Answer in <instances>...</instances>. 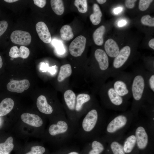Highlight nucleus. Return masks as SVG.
Here are the masks:
<instances>
[{
	"label": "nucleus",
	"mask_w": 154,
	"mask_h": 154,
	"mask_svg": "<svg viewBox=\"0 0 154 154\" xmlns=\"http://www.w3.org/2000/svg\"><path fill=\"white\" fill-rule=\"evenodd\" d=\"M103 116L102 109L95 104L80 119L74 137L86 142L98 137L103 129Z\"/></svg>",
	"instance_id": "nucleus-1"
},
{
	"label": "nucleus",
	"mask_w": 154,
	"mask_h": 154,
	"mask_svg": "<svg viewBox=\"0 0 154 154\" xmlns=\"http://www.w3.org/2000/svg\"><path fill=\"white\" fill-rule=\"evenodd\" d=\"M48 129L49 135L54 138L58 144L62 145L70 141L74 137L77 127L70 121L66 115L54 119Z\"/></svg>",
	"instance_id": "nucleus-2"
},
{
	"label": "nucleus",
	"mask_w": 154,
	"mask_h": 154,
	"mask_svg": "<svg viewBox=\"0 0 154 154\" xmlns=\"http://www.w3.org/2000/svg\"><path fill=\"white\" fill-rule=\"evenodd\" d=\"M146 70L140 68L133 70L131 91L133 99L132 109L137 112L145 100V74Z\"/></svg>",
	"instance_id": "nucleus-3"
},
{
	"label": "nucleus",
	"mask_w": 154,
	"mask_h": 154,
	"mask_svg": "<svg viewBox=\"0 0 154 154\" xmlns=\"http://www.w3.org/2000/svg\"><path fill=\"white\" fill-rule=\"evenodd\" d=\"M101 100L106 107L123 110L127 105V100L119 96L113 87L111 81L105 83L100 88Z\"/></svg>",
	"instance_id": "nucleus-4"
},
{
	"label": "nucleus",
	"mask_w": 154,
	"mask_h": 154,
	"mask_svg": "<svg viewBox=\"0 0 154 154\" xmlns=\"http://www.w3.org/2000/svg\"><path fill=\"white\" fill-rule=\"evenodd\" d=\"M133 77V73L123 71L116 74L111 81L116 92L127 100L131 98V88Z\"/></svg>",
	"instance_id": "nucleus-5"
},
{
	"label": "nucleus",
	"mask_w": 154,
	"mask_h": 154,
	"mask_svg": "<svg viewBox=\"0 0 154 154\" xmlns=\"http://www.w3.org/2000/svg\"><path fill=\"white\" fill-rule=\"evenodd\" d=\"M95 104L93 97L88 94L80 93L76 96L74 118L77 127L81 118Z\"/></svg>",
	"instance_id": "nucleus-6"
},
{
	"label": "nucleus",
	"mask_w": 154,
	"mask_h": 154,
	"mask_svg": "<svg viewBox=\"0 0 154 154\" xmlns=\"http://www.w3.org/2000/svg\"><path fill=\"white\" fill-rule=\"evenodd\" d=\"M131 53V48L128 46H125L120 50L117 55L114 58L112 65L110 66V77H113L118 73L124 71Z\"/></svg>",
	"instance_id": "nucleus-7"
},
{
	"label": "nucleus",
	"mask_w": 154,
	"mask_h": 154,
	"mask_svg": "<svg viewBox=\"0 0 154 154\" xmlns=\"http://www.w3.org/2000/svg\"><path fill=\"white\" fill-rule=\"evenodd\" d=\"M76 96L74 92L71 90H68L65 92L63 95V106L65 108L67 118L75 125L74 118Z\"/></svg>",
	"instance_id": "nucleus-8"
},
{
	"label": "nucleus",
	"mask_w": 154,
	"mask_h": 154,
	"mask_svg": "<svg viewBox=\"0 0 154 154\" xmlns=\"http://www.w3.org/2000/svg\"><path fill=\"white\" fill-rule=\"evenodd\" d=\"M86 43V38L83 36L80 35L76 37L69 45L70 54L75 57L81 56L85 50Z\"/></svg>",
	"instance_id": "nucleus-9"
},
{
	"label": "nucleus",
	"mask_w": 154,
	"mask_h": 154,
	"mask_svg": "<svg viewBox=\"0 0 154 154\" xmlns=\"http://www.w3.org/2000/svg\"><path fill=\"white\" fill-rule=\"evenodd\" d=\"M10 39L12 42L15 44L27 46L30 44L31 37L28 32L21 30H16L11 34Z\"/></svg>",
	"instance_id": "nucleus-10"
},
{
	"label": "nucleus",
	"mask_w": 154,
	"mask_h": 154,
	"mask_svg": "<svg viewBox=\"0 0 154 154\" xmlns=\"http://www.w3.org/2000/svg\"><path fill=\"white\" fill-rule=\"evenodd\" d=\"M127 122V119L125 115H119L109 123L106 127V131L108 133H114L125 126Z\"/></svg>",
	"instance_id": "nucleus-11"
},
{
	"label": "nucleus",
	"mask_w": 154,
	"mask_h": 154,
	"mask_svg": "<svg viewBox=\"0 0 154 154\" xmlns=\"http://www.w3.org/2000/svg\"><path fill=\"white\" fill-rule=\"evenodd\" d=\"M145 80V100L151 103L154 96V72L146 70Z\"/></svg>",
	"instance_id": "nucleus-12"
},
{
	"label": "nucleus",
	"mask_w": 154,
	"mask_h": 154,
	"mask_svg": "<svg viewBox=\"0 0 154 154\" xmlns=\"http://www.w3.org/2000/svg\"><path fill=\"white\" fill-rule=\"evenodd\" d=\"M29 81L27 79L20 80H13L9 82L7 85V89L10 92L21 93L29 87Z\"/></svg>",
	"instance_id": "nucleus-13"
},
{
	"label": "nucleus",
	"mask_w": 154,
	"mask_h": 154,
	"mask_svg": "<svg viewBox=\"0 0 154 154\" xmlns=\"http://www.w3.org/2000/svg\"><path fill=\"white\" fill-rule=\"evenodd\" d=\"M135 135L138 148L140 149H144L149 141L148 136L145 128L142 126L137 127L135 130Z\"/></svg>",
	"instance_id": "nucleus-14"
},
{
	"label": "nucleus",
	"mask_w": 154,
	"mask_h": 154,
	"mask_svg": "<svg viewBox=\"0 0 154 154\" xmlns=\"http://www.w3.org/2000/svg\"><path fill=\"white\" fill-rule=\"evenodd\" d=\"M35 27L40 39L45 43H50L52 40L51 37L45 23L42 21L39 22L36 24Z\"/></svg>",
	"instance_id": "nucleus-15"
},
{
	"label": "nucleus",
	"mask_w": 154,
	"mask_h": 154,
	"mask_svg": "<svg viewBox=\"0 0 154 154\" xmlns=\"http://www.w3.org/2000/svg\"><path fill=\"white\" fill-rule=\"evenodd\" d=\"M21 119L24 123L34 127H40L43 123L39 116L33 114L23 113L21 116Z\"/></svg>",
	"instance_id": "nucleus-16"
},
{
	"label": "nucleus",
	"mask_w": 154,
	"mask_h": 154,
	"mask_svg": "<svg viewBox=\"0 0 154 154\" xmlns=\"http://www.w3.org/2000/svg\"><path fill=\"white\" fill-rule=\"evenodd\" d=\"M37 105L39 110L45 114L50 115L54 112L52 106L48 103L46 97L44 95H40L38 98Z\"/></svg>",
	"instance_id": "nucleus-17"
},
{
	"label": "nucleus",
	"mask_w": 154,
	"mask_h": 154,
	"mask_svg": "<svg viewBox=\"0 0 154 154\" xmlns=\"http://www.w3.org/2000/svg\"><path fill=\"white\" fill-rule=\"evenodd\" d=\"M94 56L100 67L110 68L109 58L105 51L100 48L96 49L94 53Z\"/></svg>",
	"instance_id": "nucleus-18"
},
{
	"label": "nucleus",
	"mask_w": 154,
	"mask_h": 154,
	"mask_svg": "<svg viewBox=\"0 0 154 154\" xmlns=\"http://www.w3.org/2000/svg\"><path fill=\"white\" fill-rule=\"evenodd\" d=\"M105 52L108 56L114 58L119 51V46L113 39L109 38L105 42L104 44Z\"/></svg>",
	"instance_id": "nucleus-19"
},
{
	"label": "nucleus",
	"mask_w": 154,
	"mask_h": 154,
	"mask_svg": "<svg viewBox=\"0 0 154 154\" xmlns=\"http://www.w3.org/2000/svg\"><path fill=\"white\" fill-rule=\"evenodd\" d=\"M29 54V49L23 46H21L19 49L17 46H13L11 48L9 53V55L11 57H21L23 59L27 58Z\"/></svg>",
	"instance_id": "nucleus-20"
},
{
	"label": "nucleus",
	"mask_w": 154,
	"mask_h": 154,
	"mask_svg": "<svg viewBox=\"0 0 154 154\" xmlns=\"http://www.w3.org/2000/svg\"><path fill=\"white\" fill-rule=\"evenodd\" d=\"M99 137L94 138L90 141L88 144L91 147L88 154H100L104 150V147L102 141Z\"/></svg>",
	"instance_id": "nucleus-21"
},
{
	"label": "nucleus",
	"mask_w": 154,
	"mask_h": 154,
	"mask_svg": "<svg viewBox=\"0 0 154 154\" xmlns=\"http://www.w3.org/2000/svg\"><path fill=\"white\" fill-rule=\"evenodd\" d=\"M14 102L10 98L3 99L0 103V116H5L9 113L14 106Z\"/></svg>",
	"instance_id": "nucleus-22"
},
{
	"label": "nucleus",
	"mask_w": 154,
	"mask_h": 154,
	"mask_svg": "<svg viewBox=\"0 0 154 154\" xmlns=\"http://www.w3.org/2000/svg\"><path fill=\"white\" fill-rule=\"evenodd\" d=\"M72 69L71 65L68 64L62 65L60 67L57 77L58 82H61L72 74Z\"/></svg>",
	"instance_id": "nucleus-23"
},
{
	"label": "nucleus",
	"mask_w": 154,
	"mask_h": 154,
	"mask_svg": "<svg viewBox=\"0 0 154 154\" xmlns=\"http://www.w3.org/2000/svg\"><path fill=\"white\" fill-rule=\"evenodd\" d=\"M93 10V13L90 15V19L93 25H97L101 21L102 13L99 6L96 3L94 4Z\"/></svg>",
	"instance_id": "nucleus-24"
},
{
	"label": "nucleus",
	"mask_w": 154,
	"mask_h": 154,
	"mask_svg": "<svg viewBox=\"0 0 154 154\" xmlns=\"http://www.w3.org/2000/svg\"><path fill=\"white\" fill-rule=\"evenodd\" d=\"M105 31V27L101 25L97 28L93 35V39L95 43L97 45H102L104 42L103 35Z\"/></svg>",
	"instance_id": "nucleus-25"
},
{
	"label": "nucleus",
	"mask_w": 154,
	"mask_h": 154,
	"mask_svg": "<svg viewBox=\"0 0 154 154\" xmlns=\"http://www.w3.org/2000/svg\"><path fill=\"white\" fill-rule=\"evenodd\" d=\"M136 144V140L135 135H131L129 136L125 140L123 146L125 153H130Z\"/></svg>",
	"instance_id": "nucleus-26"
},
{
	"label": "nucleus",
	"mask_w": 154,
	"mask_h": 154,
	"mask_svg": "<svg viewBox=\"0 0 154 154\" xmlns=\"http://www.w3.org/2000/svg\"><path fill=\"white\" fill-rule=\"evenodd\" d=\"M61 38L64 40H69L74 37V34L71 27L68 25L63 26L60 31Z\"/></svg>",
	"instance_id": "nucleus-27"
},
{
	"label": "nucleus",
	"mask_w": 154,
	"mask_h": 154,
	"mask_svg": "<svg viewBox=\"0 0 154 154\" xmlns=\"http://www.w3.org/2000/svg\"><path fill=\"white\" fill-rule=\"evenodd\" d=\"M51 8L54 13L58 15H61L64 11L63 2L61 0H51Z\"/></svg>",
	"instance_id": "nucleus-28"
},
{
	"label": "nucleus",
	"mask_w": 154,
	"mask_h": 154,
	"mask_svg": "<svg viewBox=\"0 0 154 154\" xmlns=\"http://www.w3.org/2000/svg\"><path fill=\"white\" fill-rule=\"evenodd\" d=\"M13 141V137L10 136L4 142L0 143V151L7 153H10L14 147Z\"/></svg>",
	"instance_id": "nucleus-29"
},
{
	"label": "nucleus",
	"mask_w": 154,
	"mask_h": 154,
	"mask_svg": "<svg viewBox=\"0 0 154 154\" xmlns=\"http://www.w3.org/2000/svg\"><path fill=\"white\" fill-rule=\"evenodd\" d=\"M74 4L79 12L85 13L87 11L88 5L87 0H75Z\"/></svg>",
	"instance_id": "nucleus-30"
},
{
	"label": "nucleus",
	"mask_w": 154,
	"mask_h": 154,
	"mask_svg": "<svg viewBox=\"0 0 154 154\" xmlns=\"http://www.w3.org/2000/svg\"><path fill=\"white\" fill-rule=\"evenodd\" d=\"M110 148L114 154H125L123 146L117 141L111 143Z\"/></svg>",
	"instance_id": "nucleus-31"
},
{
	"label": "nucleus",
	"mask_w": 154,
	"mask_h": 154,
	"mask_svg": "<svg viewBox=\"0 0 154 154\" xmlns=\"http://www.w3.org/2000/svg\"><path fill=\"white\" fill-rule=\"evenodd\" d=\"M45 151L46 149L44 147L37 145L31 147L30 150L24 154H44Z\"/></svg>",
	"instance_id": "nucleus-32"
},
{
	"label": "nucleus",
	"mask_w": 154,
	"mask_h": 154,
	"mask_svg": "<svg viewBox=\"0 0 154 154\" xmlns=\"http://www.w3.org/2000/svg\"><path fill=\"white\" fill-rule=\"evenodd\" d=\"M141 23L143 25L150 27H154V18L148 15L143 16L141 19Z\"/></svg>",
	"instance_id": "nucleus-33"
},
{
	"label": "nucleus",
	"mask_w": 154,
	"mask_h": 154,
	"mask_svg": "<svg viewBox=\"0 0 154 154\" xmlns=\"http://www.w3.org/2000/svg\"><path fill=\"white\" fill-rule=\"evenodd\" d=\"M153 1V0H140L139 3V9L141 11H145Z\"/></svg>",
	"instance_id": "nucleus-34"
},
{
	"label": "nucleus",
	"mask_w": 154,
	"mask_h": 154,
	"mask_svg": "<svg viewBox=\"0 0 154 154\" xmlns=\"http://www.w3.org/2000/svg\"><path fill=\"white\" fill-rule=\"evenodd\" d=\"M8 26L7 22L5 21H0V37L6 30Z\"/></svg>",
	"instance_id": "nucleus-35"
},
{
	"label": "nucleus",
	"mask_w": 154,
	"mask_h": 154,
	"mask_svg": "<svg viewBox=\"0 0 154 154\" xmlns=\"http://www.w3.org/2000/svg\"><path fill=\"white\" fill-rule=\"evenodd\" d=\"M55 44L56 50L58 52L60 53H63L65 50L62 42L59 40H56L55 42Z\"/></svg>",
	"instance_id": "nucleus-36"
},
{
	"label": "nucleus",
	"mask_w": 154,
	"mask_h": 154,
	"mask_svg": "<svg viewBox=\"0 0 154 154\" xmlns=\"http://www.w3.org/2000/svg\"><path fill=\"white\" fill-rule=\"evenodd\" d=\"M136 0H126L125 1V4L127 8L131 9L134 8L135 5V2Z\"/></svg>",
	"instance_id": "nucleus-37"
},
{
	"label": "nucleus",
	"mask_w": 154,
	"mask_h": 154,
	"mask_svg": "<svg viewBox=\"0 0 154 154\" xmlns=\"http://www.w3.org/2000/svg\"><path fill=\"white\" fill-rule=\"evenodd\" d=\"M34 4L39 7L42 8L45 5L46 1L45 0H34Z\"/></svg>",
	"instance_id": "nucleus-38"
},
{
	"label": "nucleus",
	"mask_w": 154,
	"mask_h": 154,
	"mask_svg": "<svg viewBox=\"0 0 154 154\" xmlns=\"http://www.w3.org/2000/svg\"><path fill=\"white\" fill-rule=\"evenodd\" d=\"M148 45L150 48L153 50H154V38H153L149 40Z\"/></svg>",
	"instance_id": "nucleus-39"
},
{
	"label": "nucleus",
	"mask_w": 154,
	"mask_h": 154,
	"mask_svg": "<svg viewBox=\"0 0 154 154\" xmlns=\"http://www.w3.org/2000/svg\"><path fill=\"white\" fill-rule=\"evenodd\" d=\"M122 8L121 7H118L114 9V13L115 14H117L121 11Z\"/></svg>",
	"instance_id": "nucleus-40"
},
{
	"label": "nucleus",
	"mask_w": 154,
	"mask_h": 154,
	"mask_svg": "<svg viewBox=\"0 0 154 154\" xmlns=\"http://www.w3.org/2000/svg\"><path fill=\"white\" fill-rule=\"evenodd\" d=\"M126 24V21L125 20H123L119 22L118 25L119 27H121L125 25Z\"/></svg>",
	"instance_id": "nucleus-41"
},
{
	"label": "nucleus",
	"mask_w": 154,
	"mask_h": 154,
	"mask_svg": "<svg viewBox=\"0 0 154 154\" xmlns=\"http://www.w3.org/2000/svg\"><path fill=\"white\" fill-rule=\"evenodd\" d=\"M66 154H80L77 151H70Z\"/></svg>",
	"instance_id": "nucleus-42"
},
{
	"label": "nucleus",
	"mask_w": 154,
	"mask_h": 154,
	"mask_svg": "<svg viewBox=\"0 0 154 154\" xmlns=\"http://www.w3.org/2000/svg\"><path fill=\"white\" fill-rule=\"evenodd\" d=\"M106 0H97L96 1L100 4H102L106 2Z\"/></svg>",
	"instance_id": "nucleus-43"
},
{
	"label": "nucleus",
	"mask_w": 154,
	"mask_h": 154,
	"mask_svg": "<svg viewBox=\"0 0 154 154\" xmlns=\"http://www.w3.org/2000/svg\"><path fill=\"white\" fill-rule=\"evenodd\" d=\"M17 0H4L5 1L9 3H13L18 1Z\"/></svg>",
	"instance_id": "nucleus-44"
},
{
	"label": "nucleus",
	"mask_w": 154,
	"mask_h": 154,
	"mask_svg": "<svg viewBox=\"0 0 154 154\" xmlns=\"http://www.w3.org/2000/svg\"><path fill=\"white\" fill-rule=\"evenodd\" d=\"M3 65V62L2 61V58L0 55V68H1Z\"/></svg>",
	"instance_id": "nucleus-45"
},
{
	"label": "nucleus",
	"mask_w": 154,
	"mask_h": 154,
	"mask_svg": "<svg viewBox=\"0 0 154 154\" xmlns=\"http://www.w3.org/2000/svg\"><path fill=\"white\" fill-rule=\"evenodd\" d=\"M0 154H10L9 153H4L1 151H0Z\"/></svg>",
	"instance_id": "nucleus-46"
},
{
	"label": "nucleus",
	"mask_w": 154,
	"mask_h": 154,
	"mask_svg": "<svg viewBox=\"0 0 154 154\" xmlns=\"http://www.w3.org/2000/svg\"><path fill=\"white\" fill-rule=\"evenodd\" d=\"M14 59V58H13L11 57L10 59L11 60H13Z\"/></svg>",
	"instance_id": "nucleus-47"
}]
</instances>
